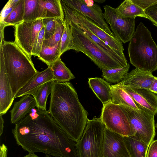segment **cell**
I'll use <instances>...</instances> for the list:
<instances>
[{
	"instance_id": "15",
	"label": "cell",
	"mask_w": 157,
	"mask_h": 157,
	"mask_svg": "<svg viewBox=\"0 0 157 157\" xmlns=\"http://www.w3.org/2000/svg\"><path fill=\"white\" fill-rule=\"evenodd\" d=\"M155 77L152 72L136 68L128 72L120 82L116 84L120 86L149 90Z\"/></svg>"
},
{
	"instance_id": "5",
	"label": "cell",
	"mask_w": 157,
	"mask_h": 157,
	"mask_svg": "<svg viewBox=\"0 0 157 157\" xmlns=\"http://www.w3.org/2000/svg\"><path fill=\"white\" fill-rule=\"evenodd\" d=\"M65 18L69 24L73 35L70 50L83 52L101 70L121 68L126 66L101 48L75 24Z\"/></svg>"
},
{
	"instance_id": "11",
	"label": "cell",
	"mask_w": 157,
	"mask_h": 157,
	"mask_svg": "<svg viewBox=\"0 0 157 157\" xmlns=\"http://www.w3.org/2000/svg\"><path fill=\"white\" fill-rule=\"evenodd\" d=\"M15 26V42L31 58L35 41L44 26L43 19L23 21Z\"/></svg>"
},
{
	"instance_id": "33",
	"label": "cell",
	"mask_w": 157,
	"mask_h": 157,
	"mask_svg": "<svg viewBox=\"0 0 157 157\" xmlns=\"http://www.w3.org/2000/svg\"><path fill=\"white\" fill-rule=\"evenodd\" d=\"M44 35L45 29L43 26L40 31L35 41L32 51V56H38L43 44Z\"/></svg>"
},
{
	"instance_id": "20",
	"label": "cell",
	"mask_w": 157,
	"mask_h": 157,
	"mask_svg": "<svg viewBox=\"0 0 157 157\" xmlns=\"http://www.w3.org/2000/svg\"><path fill=\"white\" fill-rule=\"evenodd\" d=\"M115 10L117 18H135L140 17L147 18L144 10L134 3L132 0H125L116 8Z\"/></svg>"
},
{
	"instance_id": "30",
	"label": "cell",
	"mask_w": 157,
	"mask_h": 157,
	"mask_svg": "<svg viewBox=\"0 0 157 157\" xmlns=\"http://www.w3.org/2000/svg\"><path fill=\"white\" fill-rule=\"evenodd\" d=\"M64 19L56 18V28L54 33L49 39L44 40L43 43L46 46L52 47L60 43L64 31Z\"/></svg>"
},
{
	"instance_id": "16",
	"label": "cell",
	"mask_w": 157,
	"mask_h": 157,
	"mask_svg": "<svg viewBox=\"0 0 157 157\" xmlns=\"http://www.w3.org/2000/svg\"><path fill=\"white\" fill-rule=\"evenodd\" d=\"M53 81V76L51 68L48 67L42 71H38L18 91L15 96V98L27 94L32 95L46 83Z\"/></svg>"
},
{
	"instance_id": "1",
	"label": "cell",
	"mask_w": 157,
	"mask_h": 157,
	"mask_svg": "<svg viewBox=\"0 0 157 157\" xmlns=\"http://www.w3.org/2000/svg\"><path fill=\"white\" fill-rule=\"evenodd\" d=\"M17 144L29 153L55 157H78L76 143L48 111L34 108L15 124L12 130Z\"/></svg>"
},
{
	"instance_id": "38",
	"label": "cell",
	"mask_w": 157,
	"mask_h": 157,
	"mask_svg": "<svg viewBox=\"0 0 157 157\" xmlns=\"http://www.w3.org/2000/svg\"><path fill=\"white\" fill-rule=\"evenodd\" d=\"M149 90L154 93L157 94V77H155Z\"/></svg>"
},
{
	"instance_id": "40",
	"label": "cell",
	"mask_w": 157,
	"mask_h": 157,
	"mask_svg": "<svg viewBox=\"0 0 157 157\" xmlns=\"http://www.w3.org/2000/svg\"><path fill=\"white\" fill-rule=\"evenodd\" d=\"M2 115L0 114V136H1L3 132L4 128V121L2 117Z\"/></svg>"
},
{
	"instance_id": "19",
	"label": "cell",
	"mask_w": 157,
	"mask_h": 157,
	"mask_svg": "<svg viewBox=\"0 0 157 157\" xmlns=\"http://www.w3.org/2000/svg\"><path fill=\"white\" fill-rule=\"evenodd\" d=\"M88 83L103 105L111 102V85L108 82L103 79L95 77L89 78Z\"/></svg>"
},
{
	"instance_id": "6",
	"label": "cell",
	"mask_w": 157,
	"mask_h": 157,
	"mask_svg": "<svg viewBox=\"0 0 157 157\" xmlns=\"http://www.w3.org/2000/svg\"><path fill=\"white\" fill-rule=\"evenodd\" d=\"M105 128L100 117L88 119L81 138L76 143L78 157H103Z\"/></svg>"
},
{
	"instance_id": "26",
	"label": "cell",
	"mask_w": 157,
	"mask_h": 157,
	"mask_svg": "<svg viewBox=\"0 0 157 157\" xmlns=\"http://www.w3.org/2000/svg\"><path fill=\"white\" fill-rule=\"evenodd\" d=\"M25 0H20L12 11L4 19L0 24L6 27L15 26L24 21Z\"/></svg>"
},
{
	"instance_id": "27",
	"label": "cell",
	"mask_w": 157,
	"mask_h": 157,
	"mask_svg": "<svg viewBox=\"0 0 157 157\" xmlns=\"http://www.w3.org/2000/svg\"><path fill=\"white\" fill-rule=\"evenodd\" d=\"M130 67L129 63L121 68L110 69H102V76L107 82L117 84L120 82L128 73Z\"/></svg>"
},
{
	"instance_id": "37",
	"label": "cell",
	"mask_w": 157,
	"mask_h": 157,
	"mask_svg": "<svg viewBox=\"0 0 157 157\" xmlns=\"http://www.w3.org/2000/svg\"><path fill=\"white\" fill-rule=\"evenodd\" d=\"M146 157H157V140H153L150 144Z\"/></svg>"
},
{
	"instance_id": "18",
	"label": "cell",
	"mask_w": 157,
	"mask_h": 157,
	"mask_svg": "<svg viewBox=\"0 0 157 157\" xmlns=\"http://www.w3.org/2000/svg\"><path fill=\"white\" fill-rule=\"evenodd\" d=\"M36 106L35 100L31 95L23 96L19 101L14 103L10 111L11 123L15 124L24 118Z\"/></svg>"
},
{
	"instance_id": "41",
	"label": "cell",
	"mask_w": 157,
	"mask_h": 157,
	"mask_svg": "<svg viewBox=\"0 0 157 157\" xmlns=\"http://www.w3.org/2000/svg\"><path fill=\"white\" fill-rule=\"evenodd\" d=\"M24 157H39L34 153H29Z\"/></svg>"
},
{
	"instance_id": "23",
	"label": "cell",
	"mask_w": 157,
	"mask_h": 157,
	"mask_svg": "<svg viewBox=\"0 0 157 157\" xmlns=\"http://www.w3.org/2000/svg\"><path fill=\"white\" fill-rule=\"evenodd\" d=\"M50 67L53 75L54 81L66 82L75 78L71 71L62 61L60 58L52 63Z\"/></svg>"
},
{
	"instance_id": "45",
	"label": "cell",
	"mask_w": 157,
	"mask_h": 157,
	"mask_svg": "<svg viewBox=\"0 0 157 157\" xmlns=\"http://www.w3.org/2000/svg\"><path fill=\"white\" fill-rule=\"evenodd\" d=\"M155 127L157 129V123H156V124H155Z\"/></svg>"
},
{
	"instance_id": "39",
	"label": "cell",
	"mask_w": 157,
	"mask_h": 157,
	"mask_svg": "<svg viewBox=\"0 0 157 157\" xmlns=\"http://www.w3.org/2000/svg\"><path fill=\"white\" fill-rule=\"evenodd\" d=\"M6 27L4 25L0 24V45H1L3 42L5 41L4 39V29Z\"/></svg>"
},
{
	"instance_id": "24",
	"label": "cell",
	"mask_w": 157,
	"mask_h": 157,
	"mask_svg": "<svg viewBox=\"0 0 157 157\" xmlns=\"http://www.w3.org/2000/svg\"><path fill=\"white\" fill-rule=\"evenodd\" d=\"M60 44L50 47L43 44L38 57L39 59L50 67L54 62L60 58Z\"/></svg>"
},
{
	"instance_id": "4",
	"label": "cell",
	"mask_w": 157,
	"mask_h": 157,
	"mask_svg": "<svg viewBox=\"0 0 157 157\" xmlns=\"http://www.w3.org/2000/svg\"><path fill=\"white\" fill-rule=\"evenodd\" d=\"M128 50L130 62L136 68L152 72L157 70V45L142 22L137 27Z\"/></svg>"
},
{
	"instance_id": "22",
	"label": "cell",
	"mask_w": 157,
	"mask_h": 157,
	"mask_svg": "<svg viewBox=\"0 0 157 157\" xmlns=\"http://www.w3.org/2000/svg\"><path fill=\"white\" fill-rule=\"evenodd\" d=\"M111 102L118 105H124L135 109H141L130 96L122 88L116 84L111 85Z\"/></svg>"
},
{
	"instance_id": "44",
	"label": "cell",
	"mask_w": 157,
	"mask_h": 157,
	"mask_svg": "<svg viewBox=\"0 0 157 157\" xmlns=\"http://www.w3.org/2000/svg\"><path fill=\"white\" fill-rule=\"evenodd\" d=\"M45 157H55L52 156H50V155H46L45 156Z\"/></svg>"
},
{
	"instance_id": "14",
	"label": "cell",
	"mask_w": 157,
	"mask_h": 157,
	"mask_svg": "<svg viewBox=\"0 0 157 157\" xmlns=\"http://www.w3.org/2000/svg\"><path fill=\"white\" fill-rule=\"evenodd\" d=\"M119 86L130 96L140 109L149 112L155 115L157 113V95L155 93L145 89Z\"/></svg>"
},
{
	"instance_id": "35",
	"label": "cell",
	"mask_w": 157,
	"mask_h": 157,
	"mask_svg": "<svg viewBox=\"0 0 157 157\" xmlns=\"http://www.w3.org/2000/svg\"><path fill=\"white\" fill-rule=\"evenodd\" d=\"M144 10L147 19L157 27V2L151 5Z\"/></svg>"
},
{
	"instance_id": "28",
	"label": "cell",
	"mask_w": 157,
	"mask_h": 157,
	"mask_svg": "<svg viewBox=\"0 0 157 157\" xmlns=\"http://www.w3.org/2000/svg\"><path fill=\"white\" fill-rule=\"evenodd\" d=\"M53 82L46 83L32 95L35 100L38 109L47 111V101L52 92Z\"/></svg>"
},
{
	"instance_id": "42",
	"label": "cell",
	"mask_w": 157,
	"mask_h": 157,
	"mask_svg": "<svg viewBox=\"0 0 157 157\" xmlns=\"http://www.w3.org/2000/svg\"><path fill=\"white\" fill-rule=\"evenodd\" d=\"M0 157H7V153L5 151H3L0 154Z\"/></svg>"
},
{
	"instance_id": "8",
	"label": "cell",
	"mask_w": 157,
	"mask_h": 157,
	"mask_svg": "<svg viewBox=\"0 0 157 157\" xmlns=\"http://www.w3.org/2000/svg\"><path fill=\"white\" fill-rule=\"evenodd\" d=\"M61 3L65 18L75 24L83 25L111 48L124 52L122 43L115 35L109 34L88 17Z\"/></svg>"
},
{
	"instance_id": "21",
	"label": "cell",
	"mask_w": 157,
	"mask_h": 157,
	"mask_svg": "<svg viewBox=\"0 0 157 157\" xmlns=\"http://www.w3.org/2000/svg\"><path fill=\"white\" fill-rule=\"evenodd\" d=\"M130 157H146L149 146L134 136L124 137Z\"/></svg>"
},
{
	"instance_id": "9",
	"label": "cell",
	"mask_w": 157,
	"mask_h": 157,
	"mask_svg": "<svg viewBox=\"0 0 157 157\" xmlns=\"http://www.w3.org/2000/svg\"><path fill=\"white\" fill-rule=\"evenodd\" d=\"M105 128L124 136H133L128 118L120 105L111 102L103 105L100 116Z\"/></svg>"
},
{
	"instance_id": "36",
	"label": "cell",
	"mask_w": 157,
	"mask_h": 157,
	"mask_svg": "<svg viewBox=\"0 0 157 157\" xmlns=\"http://www.w3.org/2000/svg\"><path fill=\"white\" fill-rule=\"evenodd\" d=\"M132 1L144 10L157 2V0H132Z\"/></svg>"
},
{
	"instance_id": "34",
	"label": "cell",
	"mask_w": 157,
	"mask_h": 157,
	"mask_svg": "<svg viewBox=\"0 0 157 157\" xmlns=\"http://www.w3.org/2000/svg\"><path fill=\"white\" fill-rule=\"evenodd\" d=\"M20 0H9L2 9L0 15V24L12 11Z\"/></svg>"
},
{
	"instance_id": "43",
	"label": "cell",
	"mask_w": 157,
	"mask_h": 157,
	"mask_svg": "<svg viewBox=\"0 0 157 157\" xmlns=\"http://www.w3.org/2000/svg\"><path fill=\"white\" fill-rule=\"evenodd\" d=\"M95 1V2H98L99 3H103L104 2H105V0H95V1Z\"/></svg>"
},
{
	"instance_id": "31",
	"label": "cell",
	"mask_w": 157,
	"mask_h": 157,
	"mask_svg": "<svg viewBox=\"0 0 157 157\" xmlns=\"http://www.w3.org/2000/svg\"><path fill=\"white\" fill-rule=\"evenodd\" d=\"M72 41L73 35L70 26L64 18V31L60 43V51L61 55L66 51L70 50Z\"/></svg>"
},
{
	"instance_id": "10",
	"label": "cell",
	"mask_w": 157,
	"mask_h": 157,
	"mask_svg": "<svg viewBox=\"0 0 157 157\" xmlns=\"http://www.w3.org/2000/svg\"><path fill=\"white\" fill-rule=\"evenodd\" d=\"M104 18L114 35L122 43L130 41L135 32V18H118L115 8L106 5L103 6Z\"/></svg>"
},
{
	"instance_id": "3",
	"label": "cell",
	"mask_w": 157,
	"mask_h": 157,
	"mask_svg": "<svg viewBox=\"0 0 157 157\" xmlns=\"http://www.w3.org/2000/svg\"><path fill=\"white\" fill-rule=\"evenodd\" d=\"M0 64L4 67L14 98L38 72L31 58L15 42L4 41L0 45Z\"/></svg>"
},
{
	"instance_id": "12",
	"label": "cell",
	"mask_w": 157,
	"mask_h": 157,
	"mask_svg": "<svg viewBox=\"0 0 157 157\" xmlns=\"http://www.w3.org/2000/svg\"><path fill=\"white\" fill-rule=\"evenodd\" d=\"M61 2L72 10L78 11L98 24L105 32L114 35L106 22L100 6L90 2V5L84 0H61Z\"/></svg>"
},
{
	"instance_id": "13",
	"label": "cell",
	"mask_w": 157,
	"mask_h": 157,
	"mask_svg": "<svg viewBox=\"0 0 157 157\" xmlns=\"http://www.w3.org/2000/svg\"><path fill=\"white\" fill-rule=\"evenodd\" d=\"M124 137L105 128L103 142V157H130Z\"/></svg>"
},
{
	"instance_id": "32",
	"label": "cell",
	"mask_w": 157,
	"mask_h": 157,
	"mask_svg": "<svg viewBox=\"0 0 157 157\" xmlns=\"http://www.w3.org/2000/svg\"><path fill=\"white\" fill-rule=\"evenodd\" d=\"M56 18H50L43 19V23L45 29L44 39L51 37L55 30L56 25Z\"/></svg>"
},
{
	"instance_id": "2",
	"label": "cell",
	"mask_w": 157,
	"mask_h": 157,
	"mask_svg": "<svg viewBox=\"0 0 157 157\" xmlns=\"http://www.w3.org/2000/svg\"><path fill=\"white\" fill-rule=\"evenodd\" d=\"M51 94L49 113L69 138L77 142L86 126L87 112L69 82L53 81Z\"/></svg>"
},
{
	"instance_id": "17",
	"label": "cell",
	"mask_w": 157,
	"mask_h": 157,
	"mask_svg": "<svg viewBox=\"0 0 157 157\" xmlns=\"http://www.w3.org/2000/svg\"><path fill=\"white\" fill-rule=\"evenodd\" d=\"M14 98L4 67L0 64V114L8 111Z\"/></svg>"
},
{
	"instance_id": "7",
	"label": "cell",
	"mask_w": 157,
	"mask_h": 157,
	"mask_svg": "<svg viewBox=\"0 0 157 157\" xmlns=\"http://www.w3.org/2000/svg\"><path fill=\"white\" fill-rule=\"evenodd\" d=\"M125 114L133 136L149 146L155 135V115L142 109L120 105Z\"/></svg>"
},
{
	"instance_id": "25",
	"label": "cell",
	"mask_w": 157,
	"mask_h": 157,
	"mask_svg": "<svg viewBox=\"0 0 157 157\" xmlns=\"http://www.w3.org/2000/svg\"><path fill=\"white\" fill-rule=\"evenodd\" d=\"M44 18H61L64 14L61 0H44Z\"/></svg>"
},
{
	"instance_id": "29",
	"label": "cell",
	"mask_w": 157,
	"mask_h": 157,
	"mask_svg": "<svg viewBox=\"0 0 157 157\" xmlns=\"http://www.w3.org/2000/svg\"><path fill=\"white\" fill-rule=\"evenodd\" d=\"M39 0H25L24 21L39 19Z\"/></svg>"
}]
</instances>
